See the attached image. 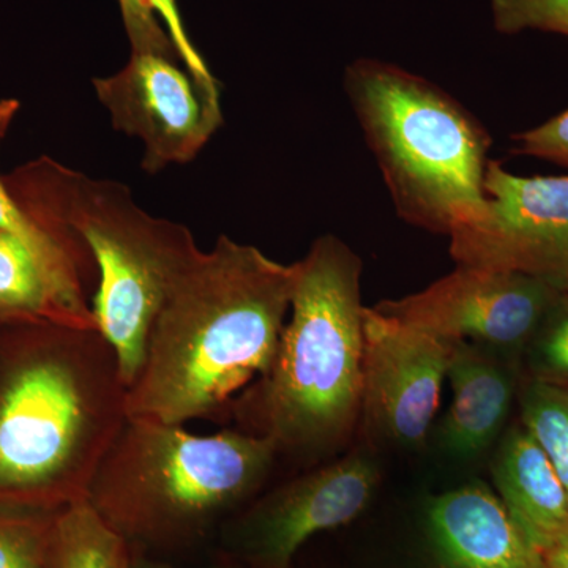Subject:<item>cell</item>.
<instances>
[{"mask_svg":"<svg viewBox=\"0 0 568 568\" xmlns=\"http://www.w3.org/2000/svg\"><path fill=\"white\" fill-rule=\"evenodd\" d=\"M18 108L20 104L17 100L0 102V136L17 114ZM0 231L17 235L55 274L61 275L65 282L73 284L82 293L89 294V287L97 274V267L91 257L74 252L52 235L47 227L41 226L13 200L2 182H0Z\"/></svg>","mask_w":568,"mask_h":568,"instance_id":"e0dca14e","label":"cell"},{"mask_svg":"<svg viewBox=\"0 0 568 568\" xmlns=\"http://www.w3.org/2000/svg\"><path fill=\"white\" fill-rule=\"evenodd\" d=\"M132 568H173L166 566V564L153 562V560H149L145 558H138V556L133 555V567ZM213 568H224V567H213Z\"/></svg>","mask_w":568,"mask_h":568,"instance_id":"484cf974","label":"cell"},{"mask_svg":"<svg viewBox=\"0 0 568 568\" xmlns=\"http://www.w3.org/2000/svg\"><path fill=\"white\" fill-rule=\"evenodd\" d=\"M278 454L244 429L193 435L183 425L126 417L85 499L132 545H178L264 484Z\"/></svg>","mask_w":568,"mask_h":568,"instance_id":"277c9868","label":"cell"},{"mask_svg":"<svg viewBox=\"0 0 568 568\" xmlns=\"http://www.w3.org/2000/svg\"><path fill=\"white\" fill-rule=\"evenodd\" d=\"M40 175L41 207L31 216L70 248L91 254L99 274L93 316L129 390L160 310L201 250L185 224L142 211L121 182L54 163Z\"/></svg>","mask_w":568,"mask_h":568,"instance_id":"8992f818","label":"cell"},{"mask_svg":"<svg viewBox=\"0 0 568 568\" xmlns=\"http://www.w3.org/2000/svg\"><path fill=\"white\" fill-rule=\"evenodd\" d=\"M426 519L443 568H545L544 555L480 481L435 497Z\"/></svg>","mask_w":568,"mask_h":568,"instance_id":"7c38bea8","label":"cell"},{"mask_svg":"<svg viewBox=\"0 0 568 568\" xmlns=\"http://www.w3.org/2000/svg\"><path fill=\"white\" fill-rule=\"evenodd\" d=\"M528 346L530 379L568 387L567 287H564Z\"/></svg>","mask_w":568,"mask_h":568,"instance_id":"d6986e66","label":"cell"},{"mask_svg":"<svg viewBox=\"0 0 568 568\" xmlns=\"http://www.w3.org/2000/svg\"><path fill=\"white\" fill-rule=\"evenodd\" d=\"M517 155L548 160L568 170V110L536 129L514 136Z\"/></svg>","mask_w":568,"mask_h":568,"instance_id":"cb8c5ba5","label":"cell"},{"mask_svg":"<svg viewBox=\"0 0 568 568\" xmlns=\"http://www.w3.org/2000/svg\"><path fill=\"white\" fill-rule=\"evenodd\" d=\"M0 320L99 328L88 294L6 231H0Z\"/></svg>","mask_w":568,"mask_h":568,"instance_id":"9a60e30c","label":"cell"},{"mask_svg":"<svg viewBox=\"0 0 568 568\" xmlns=\"http://www.w3.org/2000/svg\"><path fill=\"white\" fill-rule=\"evenodd\" d=\"M126 417L99 328L43 323L0 375V497L55 510L85 499Z\"/></svg>","mask_w":568,"mask_h":568,"instance_id":"7a4b0ae2","label":"cell"},{"mask_svg":"<svg viewBox=\"0 0 568 568\" xmlns=\"http://www.w3.org/2000/svg\"><path fill=\"white\" fill-rule=\"evenodd\" d=\"M562 290L523 272L457 265L420 293L375 308L446 342L504 353L529 345Z\"/></svg>","mask_w":568,"mask_h":568,"instance_id":"52a82bcc","label":"cell"},{"mask_svg":"<svg viewBox=\"0 0 568 568\" xmlns=\"http://www.w3.org/2000/svg\"><path fill=\"white\" fill-rule=\"evenodd\" d=\"M519 402L523 426L544 448L568 496V387L529 379Z\"/></svg>","mask_w":568,"mask_h":568,"instance_id":"ac0fdd59","label":"cell"},{"mask_svg":"<svg viewBox=\"0 0 568 568\" xmlns=\"http://www.w3.org/2000/svg\"><path fill=\"white\" fill-rule=\"evenodd\" d=\"M545 568H568V541L549 549L544 555Z\"/></svg>","mask_w":568,"mask_h":568,"instance_id":"d4e9b609","label":"cell"},{"mask_svg":"<svg viewBox=\"0 0 568 568\" xmlns=\"http://www.w3.org/2000/svg\"><path fill=\"white\" fill-rule=\"evenodd\" d=\"M455 343L365 306L362 414L403 447L425 443Z\"/></svg>","mask_w":568,"mask_h":568,"instance_id":"30bf717a","label":"cell"},{"mask_svg":"<svg viewBox=\"0 0 568 568\" xmlns=\"http://www.w3.org/2000/svg\"><path fill=\"white\" fill-rule=\"evenodd\" d=\"M484 186V219L450 235L455 263L523 272L562 286L568 275V175L521 178L489 162Z\"/></svg>","mask_w":568,"mask_h":568,"instance_id":"ba28073f","label":"cell"},{"mask_svg":"<svg viewBox=\"0 0 568 568\" xmlns=\"http://www.w3.org/2000/svg\"><path fill=\"white\" fill-rule=\"evenodd\" d=\"M148 2L155 11L156 17L164 22L168 36L173 40L175 51H178L185 70L192 74L197 84L203 85L209 92L220 93L219 81L213 77L203 55L196 50L185 31L178 0H148Z\"/></svg>","mask_w":568,"mask_h":568,"instance_id":"603a6c76","label":"cell"},{"mask_svg":"<svg viewBox=\"0 0 568 568\" xmlns=\"http://www.w3.org/2000/svg\"><path fill=\"white\" fill-rule=\"evenodd\" d=\"M121 6L123 26L132 43L133 52H156L178 61L173 40L160 26L159 17L148 0H118ZM181 61V59H179Z\"/></svg>","mask_w":568,"mask_h":568,"instance_id":"7402d4cb","label":"cell"},{"mask_svg":"<svg viewBox=\"0 0 568 568\" xmlns=\"http://www.w3.org/2000/svg\"><path fill=\"white\" fill-rule=\"evenodd\" d=\"M54 515L0 517V568H48Z\"/></svg>","mask_w":568,"mask_h":568,"instance_id":"ffe728a7","label":"cell"},{"mask_svg":"<svg viewBox=\"0 0 568 568\" xmlns=\"http://www.w3.org/2000/svg\"><path fill=\"white\" fill-rule=\"evenodd\" d=\"M379 484L372 458L355 455L295 478L246 511L234 526V547L261 568H290L316 534L354 521Z\"/></svg>","mask_w":568,"mask_h":568,"instance_id":"8fae6325","label":"cell"},{"mask_svg":"<svg viewBox=\"0 0 568 568\" xmlns=\"http://www.w3.org/2000/svg\"><path fill=\"white\" fill-rule=\"evenodd\" d=\"M295 280L297 263L227 235L197 254L152 325L126 416L185 425L231 407L274 364Z\"/></svg>","mask_w":568,"mask_h":568,"instance_id":"6da1fadb","label":"cell"},{"mask_svg":"<svg viewBox=\"0 0 568 568\" xmlns=\"http://www.w3.org/2000/svg\"><path fill=\"white\" fill-rule=\"evenodd\" d=\"M493 478L500 503L541 552L568 541V496L544 448L515 426L497 450Z\"/></svg>","mask_w":568,"mask_h":568,"instance_id":"5bb4252c","label":"cell"},{"mask_svg":"<svg viewBox=\"0 0 568 568\" xmlns=\"http://www.w3.org/2000/svg\"><path fill=\"white\" fill-rule=\"evenodd\" d=\"M493 28L503 36L526 31L568 37V0H489Z\"/></svg>","mask_w":568,"mask_h":568,"instance_id":"44dd1931","label":"cell"},{"mask_svg":"<svg viewBox=\"0 0 568 568\" xmlns=\"http://www.w3.org/2000/svg\"><path fill=\"white\" fill-rule=\"evenodd\" d=\"M345 89L406 223L450 237L484 219L491 136L462 103L376 59L351 63Z\"/></svg>","mask_w":568,"mask_h":568,"instance_id":"5b68a950","label":"cell"},{"mask_svg":"<svg viewBox=\"0 0 568 568\" xmlns=\"http://www.w3.org/2000/svg\"><path fill=\"white\" fill-rule=\"evenodd\" d=\"M92 82L112 126L144 144L148 174L192 162L223 125L220 93L156 52L132 51L122 70Z\"/></svg>","mask_w":568,"mask_h":568,"instance_id":"9c48e42d","label":"cell"},{"mask_svg":"<svg viewBox=\"0 0 568 568\" xmlns=\"http://www.w3.org/2000/svg\"><path fill=\"white\" fill-rule=\"evenodd\" d=\"M129 541L108 525L88 499L55 511L48 568H132Z\"/></svg>","mask_w":568,"mask_h":568,"instance_id":"2e32d148","label":"cell"},{"mask_svg":"<svg viewBox=\"0 0 568 568\" xmlns=\"http://www.w3.org/2000/svg\"><path fill=\"white\" fill-rule=\"evenodd\" d=\"M562 287H567L568 290V275L566 276V280H564Z\"/></svg>","mask_w":568,"mask_h":568,"instance_id":"4316f807","label":"cell"},{"mask_svg":"<svg viewBox=\"0 0 568 568\" xmlns=\"http://www.w3.org/2000/svg\"><path fill=\"white\" fill-rule=\"evenodd\" d=\"M362 261L324 235L297 263L291 321L271 369L231 405L241 429L278 452L320 454L338 446L362 414Z\"/></svg>","mask_w":568,"mask_h":568,"instance_id":"3957f363","label":"cell"},{"mask_svg":"<svg viewBox=\"0 0 568 568\" xmlns=\"http://www.w3.org/2000/svg\"><path fill=\"white\" fill-rule=\"evenodd\" d=\"M495 351L458 342L448 362L452 403L439 428L450 457L469 459L491 446L510 413L515 376Z\"/></svg>","mask_w":568,"mask_h":568,"instance_id":"4fadbf2b","label":"cell"}]
</instances>
